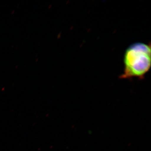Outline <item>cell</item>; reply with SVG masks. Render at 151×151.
<instances>
[{
	"instance_id": "cell-1",
	"label": "cell",
	"mask_w": 151,
	"mask_h": 151,
	"mask_svg": "<svg viewBox=\"0 0 151 151\" xmlns=\"http://www.w3.org/2000/svg\"><path fill=\"white\" fill-rule=\"evenodd\" d=\"M124 72L120 78H144L151 68V44L136 42L131 45L124 53Z\"/></svg>"
}]
</instances>
